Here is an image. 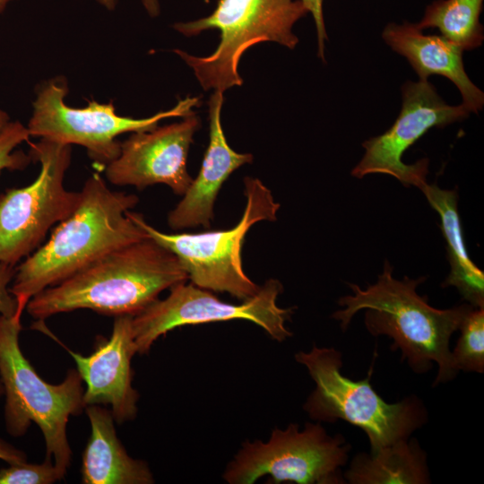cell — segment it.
<instances>
[{"mask_svg": "<svg viewBox=\"0 0 484 484\" xmlns=\"http://www.w3.org/2000/svg\"><path fill=\"white\" fill-rule=\"evenodd\" d=\"M341 359L334 348L315 345L295 354L315 384L304 405L311 419L331 423L342 419L359 428L368 437L370 453L410 438L427 422V410L416 395L388 403L370 384L373 365L367 377L354 381L341 372Z\"/></svg>", "mask_w": 484, "mask_h": 484, "instance_id": "5", "label": "cell"}, {"mask_svg": "<svg viewBox=\"0 0 484 484\" xmlns=\"http://www.w3.org/2000/svg\"><path fill=\"white\" fill-rule=\"evenodd\" d=\"M307 13L300 0H219L209 16L173 26L186 36L218 29L220 41L216 50L203 57L173 51L193 69L203 90L224 92L243 83L238 65L248 48L273 41L294 48L298 39L292 28Z\"/></svg>", "mask_w": 484, "mask_h": 484, "instance_id": "6", "label": "cell"}, {"mask_svg": "<svg viewBox=\"0 0 484 484\" xmlns=\"http://www.w3.org/2000/svg\"><path fill=\"white\" fill-rule=\"evenodd\" d=\"M351 484H426L430 477L425 452L408 438L354 456L343 475Z\"/></svg>", "mask_w": 484, "mask_h": 484, "instance_id": "19", "label": "cell"}, {"mask_svg": "<svg viewBox=\"0 0 484 484\" xmlns=\"http://www.w3.org/2000/svg\"><path fill=\"white\" fill-rule=\"evenodd\" d=\"M382 37L393 50L408 60L419 80H428L431 75L446 77L460 91L462 105L469 112L481 110L484 94L466 73L460 47L441 35H425L410 22L387 24Z\"/></svg>", "mask_w": 484, "mask_h": 484, "instance_id": "16", "label": "cell"}, {"mask_svg": "<svg viewBox=\"0 0 484 484\" xmlns=\"http://www.w3.org/2000/svg\"><path fill=\"white\" fill-rule=\"evenodd\" d=\"M169 290L166 298H158L133 315L134 342L139 354L147 353L156 340L177 327L234 319L253 322L277 341L292 336L286 322L290 320L295 308L278 306L277 298L283 286L276 279L267 280L255 296L240 304L223 302L211 290L186 281Z\"/></svg>", "mask_w": 484, "mask_h": 484, "instance_id": "11", "label": "cell"}, {"mask_svg": "<svg viewBox=\"0 0 484 484\" xmlns=\"http://www.w3.org/2000/svg\"><path fill=\"white\" fill-rule=\"evenodd\" d=\"M10 122L11 118L9 115L4 110L0 108V135L7 127Z\"/></svg>", "mask_w": 484, "mask_h": 484, "instance_id": "28", "label": "cell"}, {"mask_svg": "<svg viewBox=\"0 0 484 484\" xmlns=\"http://www.w3.org/2000/svg\"><path fill=\"white\" fill-rule=\"evenodd\" d=\"M187 279L178 258L147 237L46 288L30 298L26 308L41 320L82 308L106 315H135L161 291Z\"/></svg>", "mask_w": 484, "mask_h": 484, "instance_id": "3", "label": "cell"}, {"mask_svg": "<svg viewBox=\"0 0 484 484\" xmlns=\"http://www.w3.org/2000/svg\"><path fill=\"white\" fill-rule=\"evenodd\" d=\"M22 315L0 314V383L5 394L7 432L22 436L31 423L41 430L46 458L66 473L72 451L66 427L70 416L85 408L82 380L76 369L58 385L44 381L24 357L19 342Z\"/></svg>", "mask_w": 484, "mask_h": 484, "instance_id": "4", "label": "cell"}, {"mask_svg": "<svg viewBox=\"0 0 484 484\" xmlns=\"http://www.w3.org/2000/svg\"><path fill=\"white\" fill-rule=\"evenodd\" d=\"M200 119L192 114L180 122L134 132L120 143L119 155L105 167L107 179L117 186L143 189L164 184L183 195L193 178L187 172V156Z\"/></svg>", "mask_w": 484, "mask_h": 484, "instance_id": "13", "label": "cell"}, {"mask_svg": "<svg viewBox=\"0 0 484 484\" xmlns=\"http://www.w3.org/2000/svg\"><path fill=\"white\" fill-rule=\"evenodd\" d=\"M425 280H397L386 261L375 284L363 290L349 283L353 295L338 300L343 308L332 317L340 321L345 331L355 314L366 309L364 323L367 331L375 337L392 338V350H401L402 360L406 359L415 373H426L433 363L437 364L436 385L453 380L458 373L452 360L450 338L472 306L467 303L447 309L433 307L426 297L417 292Z\"/></svg>", "mask_w": 484, "mask_h": 484, "instance_id": "2", "label": "cell"}, {"mask_svg": "<svg viewBox=\"0 0 484 484\" xmlns=\"http://www.w3.org/2000/svg\"><path fill=\"white\" fill-rule=\"evenodd\" d=\"M350 448L343 436L328 435L319 422H307L303 430L291 423L273 429L267 442L244 443L223 479L229 484H252L263 476L276 484H343L341 468Z\"/></svg>", "mask_w": 484, "mask_h": 484, "instance_id": "9", "label": "cell"}, {"mask_svg": "<svg viewBox=\"0 0 484 484\" xmlns=\"http://www.w3.org/2000/svg\"><path fill=\"white\" fill-rule=\"evenodd\" d=\"M222 103L223 92L214 91L209 100V145L197 177L169 213L168 224L172 229L210 227L214 203L223 183L233 171L253 160L252 154L238 153L227 143L220 121Z\"/></svg>", "mask_w": 484, "mask_h": 484, "instance_id": "15", "label": "cell"}, {"mask_svg": "<svg viewBox=\"0 0 484 484\" xmlns=\"http://www.w3.org/2000/svg\"><path fill=\"white\" fill-rule=\"evenodd\" d=\"M419 190L430 207L440 217V229L445 240L450 272L442 287L453 286L473 307H484V272L470 258L464 244L458 212L456 190L424 184Z\"/></svg>", "mask_w": 484, "mask_h": 484, "instance_id": "18", "label": "cell"}, {"mask_svg": "<svg viewBox=\"0 0 484 484\" xmlns=\"http://www.w3.org/2000/svg\"><path fill=\"white\" fill-rule=\"evenodd\" d=\"M91 436L82 455L84 484H151L154 478L148 464L128 455L118 439L114 418L100 405H88Z\"/></svg>", "mask_w": 484, "mask_h": 484, "instance_id": "17", "label": "cell"}, {"mask_svg": "<svg viewBox=\"0 0 484 484\" xmlns=\"http://www.w3.org/2000/svg\"><path fill=\"white\" fill-rule=\"evenodd\" d=\"M35 92L27 125L30 135L66 145H81L97 165L104 168L119 155L118 135L152 130L162 119L194 114L193 108L200 105V98L186 97L171 109L146 118H133L117 115L112 101L91 100L85 108L68 106L65 102L68 93L65 77L40 83Z\"/></svg>", "mask_w": 484, "mask_h": 484, "instance_id": "8", "label": "cell"}, {"mask_svg": "<svg viewBox=\"0 0 484 484\" xmlns=\"http://www.w3.org/2000/svg\"><path fill=\"white\" fill-rule=\"evenodd\" d=\"M138 201L135 194L110 190L98 173L91 176L73 212L15 268L9 290L17 301V312L22 314L30 298L46 288L114 250L147 238L127 215Z\"/></svg>", "mask_w": 484, "mask_h": 484, "instance_id": "1", "label": "cell"}, {"mask_svg": "<svg viewBox=\"0 0 484 484\" xmlns=\"http://www.w3.org/2000/svg\"><path fill=\"white\" fill-rule=\"evenodd\" d=\"M306 7L307 13H310L315 21L317 42H318V56L324 60V40L327 39L324 13L323 3L324 0H300Z\"/></svg>", "mask_w": 484, "mask_h": 484, "instance_id": "25", "label": "cell"}, {"mask_svg": "<svg viewBox=\"0 0 484 484\" xmlns=\"http://www.w3.org/2000/svg\"><path fill=\"white\" fill-rule=\"evenodd\" d=\"M483 0H436L428 4L419 30L436 28L441 36L460 47L471 50L482 44L483 27L480 22Z\"/></svg>", "mask_w": 484, "mask_h": 484, "instance_id": "20", "label": "cell"}, {"mask_svg": "<svg viewBox=\"0 0 484 484\" xmlns=\"http://www.w3.org/2000/svg\"><path fill=\"white\" fill-rule=\"evenodd\" d=\"M13 0H0V13L4 10L6 5Z\"/></svg>", "mask_w": 484, "mask_h": 484, "instance_id": "29", "label": "cell"}, {"mask_svg": "<svg viewBox=\"0 0 484 484\" xmlns=\"http://www.w3.org/2000/svg\"><path fill=\"white\" fill-rule=\"evenodd\" d=\"M0 460L8 464L20 463L27 462V456L23 451L0 438Z\"/></svg>", "mask_w": 484, "mask_h": 484, "instance_id": "26", "label": "cell"}, {"mask_svg": "<svg viewBox=\"0 0 484 484\" xmlns=\"http://www.w3.org/2000/svg\"><path fill=\"white\" fill-rule=\"evenodd\" d=\"M65 475V472L46 458L40 464L25 462L0 469V484H51Z\"/></svg>", "mask_w": 484, "mask_h": 484, "instance_id": "22", "label": "cell"}, {"mask_svg": "<svg viewBox=\"0 0 484 484\" xmlns=\"http://www.w3.org/2000/svg\"><path fill=\"white\" fill-rule=\"evenodd\" d=\"M101 5L108 10H113L117 0H97ZM144 7L151 16L159 13L160 6L158 0H142Z\"/></svg>", "mask_w": 484, "mask_h": 484, "instance_id": "27", "label": "cell"}, {"mask_svg": "<svg viewBox=\"0 0 484 484\" xmlns=\"http://www.w3.org/2000/svg\"><path fill=\"white\" fill-rule=\"evenodd\" d=\"M460 337L451 350L457 371L484 372V307H471L464 315L459 329Z\"/></svg>", "mask_w": 484, "mask_h": 484, "instance_id": "21", "label": "cell"}, {"mask_svg": "<svg viewBox=\"0 0 484 484\" xmlns=\"http://www.w3.org/2000/svg\"><path fill=\"white\" fill-rule=\"evenodd\" d=\"M30 133L20 121H11L0 135V173L4 169L22 170L31 161L29 154L15 149L30 138Z\"/></svg>", "mask_w": 484, "mask_h": 484, "instance_id": "23", "label": "cell"}, {"mask_svg": "<svg viewBox=\"0 0 484 484\" xmlns=\"http://www.w3.org/2000/svg\"><path fill=\"white\" fill-rule=\"evenodd\" d=\"M132 320L130 315L116 316L110 337L101 340L89 356L65 348L85 383V407L109 405L114 420L120 424L134 419L139 399L132 385L131 359L137 353Z\"/></svg>", "mask_w": 484, "mask_h": 484, "instance_id": "14", "label": "cell"}, {"mask_svg": "<svg viewBox=\"0 0 484 484\" xmlns=\"http://www.w3.org/2000/svg\"><path fill=\"white\" fill-rule=\"evenodd\" d=\"M245 211L238 223L229 229L201 233L168 234L149 225L140 213L127 212L129 218L179 260L194 285L214 292H227L246 300L261 286L245 273L241 251L246 234L261 220L275 221L280 203L258 178L246 177Z\"/></svg>", "mask_w": 484, "mask_h": 484, "instance_id": "7", "label": "cell"}, {"mask_svg": "<svg viewBox=\"0 0 484 484\" xmlns=\"http://www.w3.org/2000/svg\"><path fill=\"white\" fill-rule=\"evenodd\" d=\"M402 96V109L395 122L384 134L362 143L365 153L351 175L363 178L369 174H386L405 186L419 189L427 183L429 161L421 159L405 164L404 152L429 129L462 120L470 112L462 104L451 106L445 102L428 80L407 82Z\"/></svg>", "mask_w": 484, "mask_h": 484, "instance_id": "12", "label": "cell"}, {"mask_svg": "<svg viewBox=\"0 0 484 484\" xmlns=\"http://www.w3.org/2000/svg\"><path fill=\"white\" fill-rule=\"evenodd\" d=\"M14 274V266L0 264V314L4 315H13L18 313L17 301L9 290ZM2 393L3 387L0 383V394Z\"/></svg>", "mask_w": 484, "mask_h": 484, "instance_id": "24", "label": "cell"}, {"mask_svg": "<svg viewBox=\"0 0 484 484\" xmlns=\"http://www.w3.org/2000/svg\"><path fill=\"white\" fill-rule=\"evenodd\" d=\"M29 155L40 163L37 178L0 194V264L12 266L33 253L48 229L68 218L81 200V192L64 186L71 145L40 139L30 145Z\"/></svg>", "mask_w": 484, "mask_h": 484, "instance_id": "10", "label": "cell"}]
</instances>
